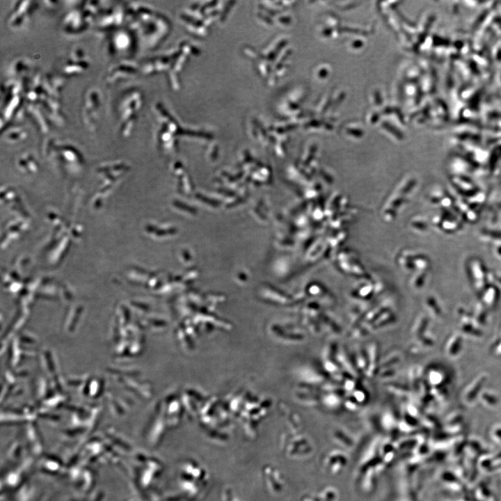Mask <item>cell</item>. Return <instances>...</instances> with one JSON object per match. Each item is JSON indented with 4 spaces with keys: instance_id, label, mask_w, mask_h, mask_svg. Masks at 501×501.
<instances>
[{
    "instance_id": "9",
    "label": "cell",
    "mask_w": 501,
    "mask_h": 501,
    "mask_svg": "<svg viewBox=\"0 0 501 501\" xmlns=\"http://www.w3.org/2000/svg\"><path fill=\"white\" fill-rule=\"evenodd\" d=\"M36 7V2L33 1H16L8 17V26L14 30L22 29L28 23Z\"/></svg>"
},
{
    "instance_id": "1",
    "label": "cell",
    "mask_w": 501,
    "mask_h": 501,
    "mask_svg": "<svg viewBox=\"0 0 501 501\" xmlns=\"http://www.w3.org/2000/svg\"><path fill=\"white\" fill-rule=\"evenodd\" d=\"M26 86L21 81L10 78L1 85V128L19 119L25 112Z\"/></svg>"
},
{
    "instance_id": "4",
    "label": "cell",
    "mask_w": 501,
    "mask_h": 501,
    "mask_svg": "<svg viewBox=\"0 0 501 501\" xmlns=\"http://www.w3.org/2000/svg\"><path fill=\"white\" fill-rule=\"evenodd\" d=\"M102 104V93L97 87L90 86L84 91L81 102L80 118L88 129L93 131L97 127Z\"/></svg>"
},
{
    "instance_id": "6",
    "label": "cell",
    "mask_w": 501,
    "mask_h": 501,
    "mask_svg": "<svg viewBox=\"0 0 501 501\" xmlns=\"http://www.w3.org/2000/svg\"><path fill=\"white\" fill-rule=\"evenodd\" d=\"M123 23H125V6L114 5L102 10L95 24L98 32L109 34L122 28Z\"/></svg>"
},
{
    "instance_id": "7",
    "label": "cell",
    "mask_w": 501,
    "mask_h": 501,
    "mask_svg": "<svg viewBox=\"0 0 501 501\" xmlns=\"http://www.w3.org/2000/svg\"><path fill=\"white\" fill-rule=\"evenodd\" d=\"M134 45V37L128 28H120L107 35L106 49L111 56L128 54Z\"/></svg>"
},
{
    "instance_id": "5",
    "label": "cell",
    "mask_w": 501,
    "mask_h": 501,
    "mask_svg": "<svg viewBox=\"0 0 501 501\" xmlns=\"http://www.w3.org/2000/svg\"><path fill=\"white\" fill-rule=\"evenodd\" d=\"M90 66V61L86 52L81 47H74L64 58L61 72L63 77H76L86 72Z\"/></svg>"
},
{
    "instance_id": "13",
    "label": "cell",
    "mask_w": 501,
    "mask_h": 501,
    "mask_svg": "<svg viewBox=\"0 0 501 501\" xmlns=\"http://www.w3.org/2000/svg\"><path fill=\"white\" fill-rule=\"evenodd\" d=\"M486 377L485 375H481L478 378H477L472 383H471L467 390H466L464 395H466L467 397L469 396H475L476 395L477 392L479 390L482 383L486 381Z\"/></svg>"
},
{
    "instance_id": "14",
    "label": "cell",
    "mask_w": 501,
    "mask_h": 501,
    "mask_svg": "<svg viewBox=\"0 0 501 501\" xmlns=\"http://www.w3.org/2000/svg\"><path fill=\"white\" fill-rule=\"evenodd\" d=\"M461 347V340L459 336L454 335L447 343V352L450 356L456 355Z\"/></svg>"
},
{
    "instance_id": "2",
    "label": "cell",
    "mask_w": 501,
    "mask_h": 501,
    "mask_svg": "<svg viewBox=\"0 0 501 501\" xmlns=\"http://www.w3.org/2000/svg\"><path fill=\"white\" fill-rule=\"evenodd\" d=\"M143 103V93L136 88L127 89L120 96L117 106V121L122 136H128L133 131Z\"/></svg>"
},
{
    "instance_id": "3",
    "label": "cell",
    "mask_w": 501,
    "mask_h": 501,
    "mask_svg": "<svg viewBox=\"0 0 501 501\" xmlns=\"http://www.w3.org/2000/svg\"><path fill=\"white\" fill-rule=\"evenodd\" d=\"M97 19V15L92 7L86 1H80L63 16L61 30L67 35H78L87 31Z\"/></svg>"
},
{
    "instance_id": "15",
    "label": "cell",
    "mask_w": 501,
    "mask_h": 501,
    "mask_svg": "<svg viewBox=\"0 0 501 501\" xmlns=\"http://www.w3.org/2000/svg\"><path fill=\"white\" fill-rule=\"evenodd\" d=\"M496 290L493 288L492 294L491 296L487 293L485 296V302L486 304L490 305H495V302L498 301V296H497Z\"/></svg>"
},
{
    "instance_id": "11",
    "label": "cell",
    "mask_w": 501,
    "mask_h": 501,
    "mask_svg": "<svg viewBox=\"0 0 501 501\" xmlns=\"http://www.w3.org/2000/svg\"><path fill=\"white\" fill-rule=\"evenodd\" d=\"M25 112L41 132L48 131L49 119L38 105L25 102Z\"/></svg>"
},
{
    "instance_id": "10",
    "label": "cell",
    "mask_w": 501,
    "mask_h": 501,
    "mask_svg": "<svg viewBox=\"0 0 501 501\" xmlns=\"http://www.w3.org/2000/svg\"><path fill=\"white\" fill-rule=\"evenodd\" d=\"M8 72L10 78L22 81L26 86L34 74H31V65L30 62L24 58L14 60L9 66Z\"/></svg>"
},
{
    "instance_id": "12",
    "label": "cell",
    "mask_w": 501,
    "mask_h": 501,
    "mask_svg": "<svg viewBox=\"0 0 501 501\" xmlns=\"http://www.w3.org/2000/svg\"><path fill=\"white\" fill-rule=\"evenodd\" d=\"M4 135L5 139L10 141L22 140L26 137L27 132L22 127H6Z\"/></svg>"
},
{
    "instance_id": "8",
    "label": "cell",
    "mask_w": 501,
    "mask_h": 501,
    "mask_svg": "<svg viewBox=\"0 0 501 501\" xmlns=\"http://www.w3.org/2000/svg\"><path fill=\"white\" fill-rule=\"evenodd\" d=\"M139 67L132 61L122 59L110 66L105 75V81L108 85H115L120 82L134 79L138 72Z\"/></svg>"
}]
</instances>
